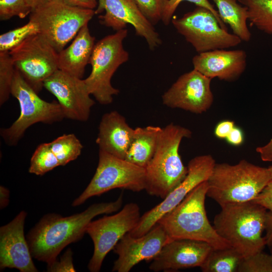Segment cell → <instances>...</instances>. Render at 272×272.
Masks as SVG:
<instances>
[{
    "mask_svg": "<svg viewBox=\"0 0 272 272\" xmlns=\"http://www.w3.org/2000/svg\"><path fill=\"white\" fill-rule=\"evenodd\" d=\"M122 202L121 194L114 201L94 203L70 216L45 214L26 236L33 258L47 264L52 263L65 247L83 237L94 218L117 211Z\"/></svg>",
    "mask_w": 272,
    "mask_h": 272,
    "instance_id": "cell-1",
    "label": "cell"
},
{
    "mask_svg": "<svg viewBox=\"0 0 272 272\" xmlns=\"http://www.w3.org/2000/svg\"><path fill=\"white\" fill-rule=\"evenodd\" d=\"M214 220L218 234L244 258L263 251L268 211L252 200L221 207Z\"/></svg>",
    "mask_w": 272,
    "mask_h": 272,
    "instance_id": "cell-2",
    "label": "cell"
},
{
    "mask_svg": "<svg viewBox=\"0 0 272 272\" xmlns=\"http://www.w3.org/2000/svg\"><path fill=\"white\" fill-rule=\"evenodd\" d=\"M208 189L207 181L201 183L158 221L157 223L164 228L171 240L188 239L201 241L214 249L232 247L218 234L208 220L205 208Z\"/></svg>",
    "mask_w": 272,
    "mask_h": 272,
    "instance_id": "cell-3",
    "label": "cell"
},
{
    "mask_svg": "<svg viewBox=\"0 0 272 272\" xmlns=\"http://www.w3.org/2000/svg\"><path fill=\"white\" fill-rule=\"evenodd\" d=\"M189 129L170 123L162 128L155 152L146 168V188L151 195L164 199L185 178L187 167L179 149L182 140L191 137Z\"/></svg>",
    "mask_w": 272,
    "mask_h": 272,
    "instance_id": "cell-4",
    "label": "cell"
},
{
    "mask_svg": "<svg viewBox=\"0 0 272 272\" xmlns=\"http://www.w3.org/2000/svg\"><path fill=\"white\" fill-rule=\"evenodd\" d=\"M272 174L268 168L245 160L231 165L216 163L208 181L207 196L220 207L253 200L268 182Z\"/></svg>",
    "mask_w": 272,
    "mask_h": 272,
    "instance_id": "cell-5",
    "label": "cell"
},
{
    "mask_svg": "<svg viewBox=\"0 0 272 272\" xmlns=\"http://www.w3.org/2000/svg\"><path fill=\"white\" fill-rule=\"evenodd\" d=\"M127 33L126 29L118 30L95 44L89 61L91 72L84 81L89 93L101 104H111L113 96L119 93L111 80L117 69L129 59L128 52L123 45Z\"/></svg>",
    "mask_w": 272,
    "mask_h": 272,
    "instance_id": "cell-6",
    "label": "cell"
},
{
    "mask_svg": "<svg viewBox=\"0 0 272 272\" xmlns=\"http://www.w3.org/2000/svg\"><path fill=\"white\" fill-rule=\"evenodd\" d=\"M11 94L18 101L20 113L10 127L1 130L2 137L9 146H16L26 130L36 123L51 124L64 118L58 102H49L41 99L16 69Z\"/></svg>",
    "mask_w": 272,
    "mask_h": 272,
    "instance_id": "cell-7",
    "label": "cell"
},
{
    "mask_svg": "<svg viewBox=\"0 0 272 272\" xmlns=\"http://www.w3.org/2000/svg\"><path fill=\"white\" fill-rule=\"evenodd\" d=\"M94 15L95 10L73 6L61 0H51L35 9L29 20L38 25L40 33L58 52Z\"/></svg>",
    "mask_w": 272,
    "mask_h": 272,
    "instance_id": "cell-8",
    "label": "cell"
},
{
    "mask_svg": "<svg viewBox=\"0 0 272 272\" xmlns=\"http://www.w3.org/2000/svg\"><path fill=\"white\" fill-rule=\"evenodd\" d=\"M146 168L99 150L98 164L90 183L72 204L79 206L89 198L115 188L133 192L145 190Z\"/></svg>",
    "mask_w": 272,
    "mask_h": 272,
    "instance_id": "cell-9",
    "label": "cell"
},
{
    "mask_svg": "<svg viewBox=\"0 0 272 272\" xmlns=\"http://www.w3.org/2000/svg\"><path fill=\"white\" fill-rule=\"evenodd\" d=\"M171 22L177 31L199 53L236 46L242 40L224 29L209 10L197 7Z\"/></svg>",
    "mask_w": 272,
    "mask_h": 272,
    "instance_id": "cell-10",
    "label": "cell"
},
{
    "mask_svg": "<svg viewBox=\"0 0 272 272\" xmlns=\"http://www.w3.org/2000/svg\"><path fill=\"white\" fill-rule=\"evenodd\" d=\"M15 69L38 94L44 82L58 69V52L40 33L32 36L9 51Z\"/></svg>",
    "mask_w": 272,
    "mask_h": 272,
    "instance_id": "cell-11",
    "label": "cell"
},
{
    "mask_svg": "<svg viewBox=\"0 0 272 272\" xmlns=\"http://www.w3.org/2000/svg\"><path fill=\"white\" fill-rule=\"evenodd\" d=\"M141 217L139 206L130 202L115 214L89 223L86 233L94 244L93 254L88 265L90 271H100L107 254L123 236L137 226Z\"/></svg>",
    "mask_w": 272,
    "mask_h": 272,
    "instance_id": "cell-12",
    "label": "cell"
},
{
    "mask_svg": "<svg viewBox=\"0 0 272 272\" xmlns=\"http://www.w3.org/2000/svg\"><path fill=\"white\" fill-rule=\"evenodd\" d=\"M216 163L211 155H200L190 160L183 180L162 202L141 216L137 226L129 234L139 237L150 231L163 215L179 205L193 189L208 180Z\"/></svg>",
    "mask_w": 272,
    "mask_h": 272,
    "instance_id": "cell-13",
    "label": "cell"
},
{
    "mask_svg": "<svg viewBox=\"0 0 272 272\" xmlns=\"http://www.w3.org/2000/svg\"><path fill=\"white\" fill-rule=\"evenodd\" d=\"M95 14L105 12L98 18L100 23L117 31L130 24L135 34L144 38L151 50L162 44V40L154 25L144 15L134 0H97Z\"/></svg>",
    "mask_w": 272,
    "mask_h": 272,
    "instance_id": "cell-14",
    "label": "cell"
},
{
    "mask_svg": "<svg viewBox=\"0 0 272 272\" xmlns=\"http://www.w3.org/2000/svg\"><path fill=\"white\" fill-rule=\"evenodd\" d=\"M212 80L193 69L180 76L163 94V104L196 114L205 112L214 102Z\"/></svg>",
    "mask_w": 272,
    "mask_h": 272,
    "instance_id": "cell-15",
    "label": "cell"
},
{
    "mask_svg": "<svg viewBox=\"0 0 272 272\" xmlns=\"http://www.w3.org/2000/svg\"><path fill=\"white\" fill-rule=\"evenodd\" d=\"M44 87L56 98L64 118L88 120L95 102L90 97L84 79L57 70L45 80Z\"/></svg>",
    "mask_w": 272,
    "mask_h": 272,
    "instance_id": "cell-16",
    "label": "cell"
},
{
    "mask_svg": "<svg viewBox=\"0 0 272 272\" xmlns=\"http://www.w3.org/2000/svg\"><path fill=\"white\" fill-rule=\"evenodd\" d=\"M170 240L164 228L158 223L139 237L126 233L113 249L118 257L112 271L128 272L142 261L152 260Z\"/></svg>",
    "mask_w": 272,
    "mask_h": 272,
    "instance_id": "cell-17",
    "label": "cell"
},
{
    "mask_svg": "<svg viewBox=\"0 0 272 272\" xmlns=\"http://www.w3.org/2000/svg\"><path fill=\"white\" fill-rule=\"evenodd\" d=\"M27 214L21 211L11 222L0 228V269L16 268L20 272H37L24 235Z\"/></svg>",
    "mask_w": 272,
    "mask_h": 272,
    "instance_id": "cell-18",
    "label": "cell"
},
{
    "mask_svg": "<svg viewBox=\"0 0 272 272\" xmlns=\"http://www.w3.org/2000/svg\"><path fill=\"white\" fill-rule=\"evenodd\" d=\"M212 248L203 241L188 239L171 240L152 260L149 268L158 272L200 267Z\"/></svg>",
    "mask_w": 272,
    "mask_h": 272,
    "instance_id": "cell-19",
    "label": "cell"
},
{
    "mask_svg": "<svg viewBox=\"0 0 272 272\" xmlns=\"http://www.w3.org/2000/svg\"><path fill=\"white\" fill-rule=\"evenodd\" d=\"M193 69L211 79L237 80L247 66V54L242 49H219L199 53L192 59Z\"/></svg>",
    "mask_w": 272,
    "mask_h": 272,
    "instance_id": "cell-20",
    "label": "cell"
},
{
    "mask_svg": "<svg viewBox=\"0 0 272 272\" xmlns=\"http://www.w3.org/2000/svg\"><path fill=\"white\" fill-rule=\"evenodd\" d=\"M134 131L124 116L116 111H112L102 116L96 143L99 150L125 159Z\"/></svg>",
    "mask_w": 272,
    "mask_h": 272,
    "instance_id": "cell-21",
    "label": "cell"
},
{
    "mask_svg": "<svg viewBox=\"0 0 272 272\" xmlns=\"http://www.w3.org/2000/svg\"><path fill=\"white\" fill-rule=\"evenodd\" d=\"M88 24L79 31L72 43L58 52V70L82 79L95 46V38L91 34Z\"/></svg>",
    "mask_w": 272,
    "mask_h": 272,
    "instance_id": "cell-22",
    "label": "cell"
},
{
    "mask_svg": "<svg viewBox=\"0 0 272 272\" xmlns=\"http://www.w3.org/2000/svg\"><path fill=\"white\" fill-rule=\"evenodd\" d=\"M162 128L153 125L134 128L133 137L125 159L146 168L155 152Z\"/></svg>",
    "mask_w": 272,
    "mask_h": 272,
    "instance_id": "cell-23",
    "label": "cell"
},
{
    "mask_svg": "<svg viewBox=\"0 0 272 272\" xmlns=\"http://www.w3.org/2000/svg\"><path fill=\"white\" fill-rule=\"evenodd\" d=\"M217 8L220 19L228 24L234 35L242 41L249 42L251 33L248 28V14L246 7L237 0H212Z\"/></svg>",
    "mask_w": 272,
    "mask_h": 272,
    "instance_id": "cell-24",
    "label": "cell"
},
{
    "mask_svg": "<svg viewBox=\"0 0 272 272\" xmlns=\"http://www.w3.org/2000/svg\"><path fill=\"white\" fill-rule=\"evenodd\" d=\"M243 258L232 247L212 248L200 268L203 272H238Z\"/></svg>",
    "mask_w": 272,
    "mask_h": 272,
    "instance_id": "cell-25",
    "label": "cell"
},
{
    "mask_svg": "<svg viewBox=\"0 0 272 272\" xmlns=\"http://www.w3.org/2000/svg\"><path fill=\"white\" fill-rule=\"evenodd\" d=\"M247 9L248 21L258 30L272 35V0H238Z\"/></svg>",
    "mask_w": 272,
    "mask_h": 272,
    "instance_id": "cell-26",
    "label": "cell"
},
{
    "mask_svg": "<svg viewBox=\"0 0 272 272\" xmlns=\"http://www.w3.org/2000/svg\"><path fill=\"white\" fill-rule=\"evenodd\" d=\"M49 144L60 166H65L77 159L83 148L80 140L73 133L64 134Z\"/></svg>",
    "mask_w": 272,
    "mask_h": 272,
    "instance_id": "cell-27",
    "label": "cell"
},
{
    "mask_svg": "<svg viewBox=\"0 0 272 272\" xmlns=\"http://www.w3.org/2000/svg\"><path fill=\"white\" fill-rule=\"evenodd\" d=\"M60 166L58 160L51 151L49 143L39 145L30 160L29 172L43 175Z\"/></svg>",
    "mask_w": 272,
    "mask_h": 272,
    "instance_id": "cell-28",
    "label": "cell"
},
{
    "mask_svg": "<svg viewBox=\"0 0 272 272\" xmlns=\"http://www.w3.org/2000/svg\"><path fill=\"white\" fill-rule=\"evenodd\" d=\"M40 33L38 25L29 20L25 25L0 36V52H9L30 37Z\"/></svg>",
    "mask_w": 272,
    "mask_h": 272,
    "instance_id": "cell-29",
    "label": "cell"
},
{
    "mask_svg": "<svg viewBox=\"0 0 272 272\" xmlns=\"http://www.w3.org/2000/svg\"><path fill=\"white\" fill-rule=\"evenodd\" d=\"M15 67L9 52H0V105L8 101Z\"/></svg>",
    "mask_w": 272,
    "mask_h": 272,
    "instance_id": "cell-30",
    "label": "cell"
},
{
    "mask_svg": "<svg viewBox=\"0 0 272 272\" xmlns=\"http://www.w3.org/2000/svg\"><path fill=\"white\" fill-rule=\"evenodd\" d=\"M33 11L29 0H0V19L5 21L13 17L23 19Z\"/></svg>",
    "mask_w": 272,
    "mask_h": 272,
    "instance_id": "cell-31",
    "label": "cell"
},
{
    "mask_svg": "<svg viewBox=\"0 0 272 272\" xmlns=\"http://www.w3.org/2000/svg\"><path fill=\"white\" fill-rule=\"evenodd\" d=\"M238 272H272V256L262 251L244 258Z\"/></svg>",
    "mask_w": 272,
    "mask_h": 272,
    "instance_id": "cell-32",
    "label": "cell"
},
{
    "mask_svg": "<svg viewBox=\"0 0 272 272\" xmlns=\"http://www.w3.org/2000/svg\"><path fill=\"white\" fill-rule=\"evenodd\" d=\"M183 1H187L194 4L197 7L206 8L211 11L217 18L221 26L227 30L225 23L220 18L217 10L208 0H168L165 6L161 21L165 25H168L171 22L172 16L179 5Z\"/></svg>",
    "mask_w": 272,
    "mask_h": 272,
    "instance_id": "cell-33",
    "label": "cell"
},
{
    "mask_svg": "<svg viewBox=\"0 0 272 272\" xmlns=\"http://www.w3.org/2000/svg\"><path fill=\"white\" fill-rule=\"evenodd\" d=\"M141 11L153 25L162 20L168 0H134Z\"/></svg>",
    "mask_w": 272,
    "mask_h": 272,
    "instance_id": "cell-34",
    "label": "cell"
},
{
    "mask_svg": "<svg viewBox=\"0 0 272 272\" xmlns=\"http://www.w3.org/2000/svg\"><path fill=\"white\" fill-rule=\"evenodd\" d=\"M73 254L72 249L68 248L59 260L56 258L52 263L47 264V271L50 272L76 271L73 261Z\"/></svg>",
    "mask_w": 272,
    "mask_h": 272,
    "instance_id": "cell-35",
    "label": "cell"
},
{
    "mask_svg": "<svg viewBox=\"0 0 272 272\" xmlns=\"http://www.w3.org/2000/svg\"><path fill=\"white\" fill-rule=\"evenodd\" d=\"M252 201L262 206L268 211L272 212V180L268 182Z\"/></svg>",
    "mask_w": 272,
    "mask_h": 272,
    "instance_id": "cell-36",
    "label": "cell"
},
{
    "mask_svg": "<svg viewBox=\"0 0 272 272\" xmlns=\"http://www.w3.org/2000/svg\"><path fill=\"white\" fill-rule=\"evenodd\" d=\"M235 126V123L232 120H222L215 127V135L220 139H226Z\"/></svg>",
    "mask_w": 272,
    "mask_h": 272,
    "instance_id": "cell-37",
    "label": "cell"
},
{
    "mask_svg": "<svg viewBox=\"0 0 272 272\" xmlns=\"http://www.w3.org/2000/svg\"><path fill=\"white\" fill-rule=\"evenodd\" d=\"M225 140L231 145L239 146L244 141L243 131L241 128L235 126Z\"/></svg>",
    "mask_w": 272,
    "mask_h": 272,
    "instance_id": "cell-38",
    "label": "cell"
},
{
    "mask_svg": "<svg viewBox=\"0 0 272 272\" xmlns=\"http://www.w3.org/2000/svg\"><path fill=\"white\" fill-rule=\"evenodd\" d=\"M264 236L266 246L272 256V212H267Z\"/></svg>",
    "mask_w": 272,
    "mask_h": 272,
    "instance_id": "cell-39",
    "label": "cell"
},
{
    "mask_svg": "<svg viewBox=\"0 0 272 272\" xmlns=\"http://www.w3.org/2000/svg\"><path fill=\"white\" fill-rule=\"evenodd\" d=\"M256 151L263 161L272 162V138L266 145L257 147Z\"/></svg>",
    "mask_w": 272,
    "mask_h": 272,
    "instance_id": "cell-40",
    "label": "cell"
},
{
    "mask_svg": "<svg viewBox=\"0 0 272 272\" xmlns=\"http://www.w3.org/2000/svg\"><path fill=\"white\" fill-rule=\"evenodd\" d=\"M73 6L94 10L98 5L97 0H61Z\"/></svg>",
    "mask_w": 272,
    "mask_h": 272,
    "instance_id": "cell-41",
    "label": "cell"
},
{
    "mask_svg": "<svg viewBox=\"0 0 272 272\" xmlns=\"http://www.w3.org/2000/svg\"><path fill=\"white\" fill-rule=\"evenodd\" d=\"M10 191L6 187L0 186V207L1 209L6 208L9 202Z\"/></svg>",
    "mask_w": 272,
    "mask_h": 272,
    "instance_id": "cell-42",
    "label": "cell"
},
{
    "mask_svg": "<svg viewBox=\"0 0 272 272\" xmlns=\"http://www.w3.org/2000/svg\"><path fill=\"white\" fill-rule=\"evenodd\" d=\"M50 1L51 0H29V2L33 11L35 9L47 3Z\"/></svg>",
    "mask_w": 272,
    "mask_h": 272,
    "instance_id": "cell-43",
    "label": "cell"
},
{
    "mask_svg": "<svg viewBox=\"0 0 272 272\" xmlns=\"http://www.w3.org/2000/svg\"><path fill=\"white\" fill-rule=\"evenodd\" d=\"M268 168H269L271 172V174H272V166H270L269 167H268Z\"/></svg>",
    "mask_w": 272,
    "mask_h": 272,
    "instance_id": "cell-44",
    "label": "cell"
}]
</instances>
